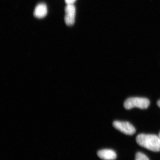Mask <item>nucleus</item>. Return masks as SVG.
<instances>
[{"label": "nucleus", "instance_id": "nucleus-1", "mask_svg": "<svg viewBox=\"0 0 160 160\" xmlns=\"http://www.w3.org/2000/svg\"><path fill=\"white\" fill-rule=\"evenodd\" d=\"M136 142L139 146L154 152L160 151V138L155 134L138 135Z\"/></svg>", "mask_w": 160, "mask_h": 160}, {"label": "nucleus", "instance_id": "nucleus-2", "mask_svg": "<svg viewBox=\"0 0 160 160\" xmlns=\"http://www.w3.org/2000/svg\"><path fill=\"white\" fill-rule=\"evenodd\" d=\"M150 105L149 100L144 98H130L125 101L124 106L126 109L133 108H138L141 109H146Z\"/></svg>", "mask_w": 160, "mask_h": 160}, {"label": "nucleus", "instance_id": "nucleus-3", "mask_svg": "<svg viewBox=\"0 0 160 160\" xmlns=\"http://www.w3.org/2000/svg\"><path fill=\"white\" fill-rule=\"evenodd\" d=\"M113 126L125 134L132 135L136 132L135 128L129 122L116 121L113 122Z\"/></svg>", "mask_w": 160, "mask_h": 160}, {"label": "nucleus", "instance_id": "nucleus-4", "mask_svg": "<svg viewBox=\"0 0 160 160\" xmlns=\"http://www.w3.org/2000/svg\"><path fill=\"white\" fill-rule=\"evenodd\" d=\"M76 8L73 4H67L65 8V22L66 25L72 26L75 20Z\"/></svg>", "mask_w": 160, "mask_h": 160}, {"label": "nucleus", "instance_id": "nucleus-5", "mask_svg": "<svg viewBox=\"0 0 160 160\" xmlns=\"http://www.w3.org/2000/svg\"><path fill=\"white\" fill-rule=\"evenodd\" d=\"M98 156L103 160H114L117 156L115 152L110 149H104L98 152Z\"/></svg>", "mask_w": 160, "mask_h": 160}, {"label": "nucleus", "instance_id": "nucleus-6", "mask_svg": "<svg viewBox=\"0 0 160 160\" xmlns=\"http://www.w3.org/2000/svg\"><path fill=\"white\" fill-rule=\"evenodd\" d=\"M47 12L48 9L46 4L45 3H40L35 8L33 15L35 17L42 18L46 16Z\"/></svg>", "mask_w": 160, "mask_h": 160}, {"label": "nucleus", "instance_id": "nucleus-7", "mask_svg": "<svg viewBox=\"0 0 160 160\" xmlns=\"http://www.w3.org/2000/svg\"><path fill=\"white\" fill-rule=\"evenodd\" d=\"M135 160H149L146 155L141 152H138L136 154Z\"/></svg>", "mask_w": 160, "mask_h": 160}, {"label": "nucleus", "instance_id": "nucleus-8", "mask_svg": "<svg viewBox=\"0 0 160 160\" xmlns=\"http://www.w3.org/2000/svg\"><path fill=\"white\" fill-rule=\"evenodd\" d=\"M76 0H65L67 4H73Z\"/></svg>", "mask_w": 160, "mask_h": 160}, {"label": "nucleus", "instance_id": "nucleus-9", "mask_svg": "<svg viewBox=\"0 0 160 160\" xmlns=\"http://www.w3.org/2000/svg\"><path fill=\"white\" fill-rule=\"evenodd\" d=\"M157 105L158 106H159V107H160V100L158 101L157 102Z\"/></svg>", "mask_w": 160, "mask_h": 160}, {"label": "nucleus", "instance_id": "nucleus-10", "mask_svg": "<svg viewBox=\"0 0 160 160\" xmlns=\"http://www.w3.org/2000/svg\"><path fill=\"white\" fill-rule=\"evenodd\" d=\"M158 136H159V137L160 138V132L159 133Z\"/></svg>", "mask_w": 160, "mask_h": 160}]
</instances>
